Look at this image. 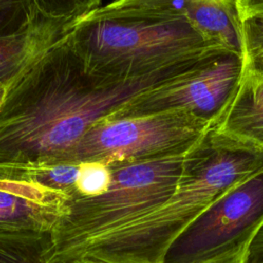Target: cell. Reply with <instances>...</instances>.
I'll use <instances>...</instances> for the list:
<instances>
[{
	"mask_svg": "<svg viewBox=\"0 0 263 263\" xmlns=\"http://www.w3.org/2000/svg\"><path fill=\"white\" fill-rule=\"evenodd\" d=\"M208 122L184 112L107 116L93 123L61 163L112 164L185 155L201 138Z\"/></svg>",
	"mask_w": 263,
	"mask_h": 263,
	"instance_id": "5b68a950",
	"label": "cell"
},
{
	"mask_svg": "<svg viewBox=\"0 0 263 263\" xmlns=\"http://www.w3.org/2000/svg\"><path fill=\"white\" fill-rule=\"evenodd\" d=\"M262 168V149L210 127L184 155L179 183L164 204L88 241L65 263L82 258L161 263L187 225L229 188Z\"/></svg>",
	"mask_w": 263,
	"mask_h": 263,
	"instance_id": "7a4b0ae2",
	"label": "cell"
},
{
	"mask_svg": "<svg viewBox=\"0 0 263 263\" xmlns=\"http://www.w3.org/2000/svg\"><path fill=\"white\" fill-rule=\"evenodd\" d=\"M67 40L88 73L114 81L142 79L224 48L187 23L95 11L73 22Z\"/></svg>",
	"mask_w": 263,
	"mask_h": 263,
	"instance_id": "3957f363",
	"label": "cell"
},
{
	"mask_svg": "<svg viewBox=\"0 0 263 263\" xmlns=\"http://www.w3.org/2000/svg\"><path fill=\"white\" fill-rule=\"evenodd\" d=\"M67 37L5 87L0 165L61 163L93 123L189 61L142 79L114 81L88 73Z\"/></svg>",
	"mask_w": 263,
	"mask_h": 263,
	"instance_id": "6da1fadb",
	"label": "cell"
},
{
	"mask_svg": "<svg viewBox=\"0 0 263 263\" xmlns=\"http://www.w3.org/2000/svg\"><path fill=\"white\" fill-rule=\"evenodd\" d=\"M70 263H117V262H110V261L90 259V258H82V259H78V260H75Z\"/></svg>",
	"mask_w": 263,
	"mask_h": 263,
	"instance_id": "44dd1931",
	"label": "cell"
},
{
	"mask_svg": "<svg viewBox=\"0 0 263 263\" xmlns=\"http://www.w3.org/2000/svg\"><path fill=\"white\" fill-rule=\"evenodd\" d=\"M243 69L263 78V16L241 20Z\"/></svg>",
	"mask_w": 263,
	"mask_h": 263,
	"instance_id": "9a60e30c",
	"label": "cell"
},
{
	"mask_svg": "<svg viewBox=\"0 0 263 263\" xmlns=\"http://www.w3.org/2000/svg\"><path fill=\"white\" fill-rule=\"evenodd\" d=\"M74 21L39 15L25 32L0 37V87L9 85L57 42L65 38Z\"/></svg>",
	"mask_w": 263,
	"mask_h": 263,
	"instance_id": "30bf717a",
	"label": "cell"
},
{
	"mask_svg": "<svg viewBox=\"0 0 263 263\" xmlns=\"http://www.w3.org/2000/svg\"><path fill=\"white\" fill-rule=\"evenodd\" d=\"M50 234L0 231V263H50Z\"/></svg>",
	"mask_w": 263,
	"mask_h": 263,
	"instance_id": "7c38bea8",
	"label": "cell"
},
{
	"mask_svg": "<svg viewBox=\"0 0 263 263\" xmlns=\"http://www.w3.org/2000/svg\"><path fill=\"white\" fill-rule=\"evenodd\" d=\"M241 263H263V222L246 246Z\"/></svg>",
	"mask_w": 263,
	"mask_h": 263,
	"instance_id": "ac0fdd59",
	"label": "cell"
},
{
	"mask_svg": "<svg viewBox=\"0 0 263 263\" xmlns=\"http://www.w3.org/2000/svg\"><path fill=\"white\" fill-rule=\"evenodd\" d=\"M184 155L109 164L111 183L96 196L74 193L50 232V263H65L80 247L164 204L179 183Z\"/></svg>",
	"mask_w": 263,
	"mask_h": 263,
	"instance_id": "277c9868",
	"label": "cell"
},
{
	"mask_svg": "<svg viewBox=\"0 0 263 263\" xmlns=\"http://www.w3.org/2000/svg\"><path fill=\"white\" fill-rule=\"evenodd\" d=\"M111 183V168L99 161L79 163L76 183L77 193L83 196H96L107 191Z\"/></svg>",
	"mask_w": 263,
	"mask_h": 263,
	"instance_id": "e0dca14e",
	"label": "cell"
},
{
	"mask_svg": "<svg viewBox=\"0 0 263 263\" xmlns=\"http://www.w3.org/2000/svg\"><path fill=\"white\" fill-rule=\"evenodd\" d=\"M21 176L39 183L47 188L63 192L70 197L77 192L76 183L79 174V164L54 163L37 165H5Z\"/></svg>",
	"mask_w": 263,
	"mask_h": 263,
	"instance_id": "4fadbf2b",
	"label": "cell"
},
{
	"mask_svg": "<svg viewBox=\"0 0 263 263\" xmlns=\"http://www.w3.org/2000/svg\"><path fill=\"white\" fill-rule=\"evenodd\" d=\"M263 222V168L200 213L167 248L161 263H205L243 251Z\"/></svg>",
	"mask_w": 263,
	"mask_h": 263,
	"instance_id": "52a82bcc",
	"label": "cell"
},
{
	"mask_svg": "<svg viewBox=\"0 0 263 263\" xmlns=\"http://www.w3.org/2000/svg\"><path fill=\"white\" fill-rule=\"evenodd\" d=\"M69 198L0 165V231L50 234Z\"/></svg>",
	"mask_w": 263,
	"mask_h": 263,
	"instance_id": "9c48e42d",
	"label": "cell"
},
{
	"mask_svg": "<svg viewBox=\"0 0 263 263\" xmlns=\"http://www.w3.org/2000/svg\"><path fill=\"white\" fill-rule=\"evenodd\" d=\"M4 92H5V87H0V103L2 101V98L4 96Z\"/></svg>",
	"mask_w": 263,
	"mask_h": 263,
	"instance_id": "7402d4cb",
	"label": "cell"
},
{
	"mask_svg": "<svg viewBox=\"0 0 263 263\" xmlns=\"http://www.w3.org/2000/svg\"><path fill=\"white\" fill-rule=\"evenodd\" d=\"M243 73L242 55L216 48L180 67L170 77L135 97L113 117L184 112L216 126Z\"/></svg>",
	"mask_w": 263,
	"mask_h": 263,
	"instance_id": "8992f818",
	"label": "cell"
},
{
	"mask_svg": "<svg viewBox=\"0 0 263 263\" xmlns=\"http://www.w3.org/2000/svg\"><path fill=\"white\" fill-rule=\"evenodd\" d=\"M38 17L33 0H0V37L25 32Z\"/></svg>",
	"mask_w": 263,
	"mask_h": 263,
	"instance_id": "5bb4252c",
	"label": "cell"
},
{
	"mask_svg": "<svg viewBox=\"0 0 263 263\" xmlns=\"http://www.w3.org/2000/svg\"><path fill=\"white\" fill-rule=\"evenodd\" d=\"M240 21L251 16H263V0H236Z\"/></svg>",
	"mask_w": 263,
	"mask_h": 263,
	"instance_id": "d6986e66",
	"label": "cell"
},
{
	"mask_svg": "<svg viewBox=\"0 0 263 263\" xmlns=\"http://www.w3.org/2000/svg\"><path fill=\"white\" fill-rule=\"evenodd\" d=\"M39 15L52 20H77L102 6L103 0H33Z\"/></svg>",
	"mask_w": 263,
	"mask_h": 263,
	"instance_id": "2e32d148",
	"label": "cell"
},
{
	"mask_svg": "<svg viewBox=\"0 0 263 263\" xmlns=\"http://www.w3.org/2000/svg\"><path fill=\"white\" fill-rule=\"evenodd\" d=\"M214 127L263 150V78L243 69L231 102Z\"/></svg>",
	"mask_w": 263,
	"mask_h": 263,
	"instance_id": "8fae6325",
	"label": "cell"
},
{
	"mask_svg": "<svg viewBox=\"0 0 263 263\" xmlns=\"http://www.w3.org/2000/svg\"><path fill=\"white\" fill-rule=\"evenodd\" d=\"M243 251H239L234 254H231V255H228V256L216 259V260H212V261H209L205 263H241Z\"/></svg>",
	"mask_w": 263,
	"mask_h": 263,
	"instance_id": "ffe728a7",
	"label": "cell"
},
{
	"mask_svg": "<svg viewBox=\"0 0 263 263\" xmlns=\"http://www.w3.org/2000/svg\"><path fill=\"white\" fill-rule=\"evenodd\" d=\"M93 11L187 23L209 41L243 53L236 0H112Z\"/></svg>",
	"mask_w": 263,
	"mask_h": 263,
	"instance_id": "ba28073f",
	"label": "cell"
}]
</instances>
